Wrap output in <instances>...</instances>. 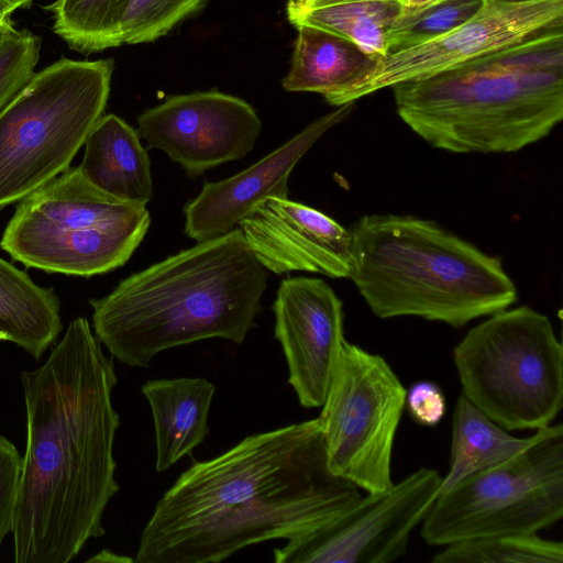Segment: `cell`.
Returning a JSON list of instances; mask_svg holds the SVG:
<instances>
[{
  "label": "cell",
  "mask_w": 563,
  "mask_h": 563,
  "mask_svg": "<svg viewBox=\"0 0 563 563\" xmlns=\"http://www.w3.org/2000/svg\"><path fill=\"white\" fill-rule=\"evenodd\" d=\"M131 0H56L53 31L70 48L90 54L123 44L122 23Z\"/></svg>",
  "instance_id": "603a6c76"
},
{
  "label": "cell",
  "mask_w": 563,
  "mask_h": 563,
  "mask_svg": "<svg viewBox=\"0 0 563 563\" xmlns=\"http://www.w3.org/2000/svg\"><path fill=\"white\" fill-rule=\"evenodd\" d=\"M41 40L29 30L0 33V112L25 88L35 74Z\"/></svg>",
  "instance_id": "4316f807"
},
{
  "label": "cell",
  "mask_w": 563,
  "mask_h": 563,
  "mask_svg": "<svg viewBox=\"0 0 563 563\" xmlns=\"http://www.w3.org/2000/svg\"><path fill=\"white\" fill-rule=\"evenodd\" d=\"M80 170L100 190L146 206L153 194L151 162L139 132L115 114L102 115L85 144Z\"/></svg>",
  "instance_id": "d6986e66"
},
{
  "label": "cell",
  "mask_w": 563,
  "mask_h": 563,
  "mask_svg": "<svg viewBox=\"0 0 563 563\" xmlns=\"http://www.w3.org/2000/svg\"><path fill=\"white\" fill-rule=\"evenodd\" d=\"M88 320L75 318L46 361L21 374L26 444L12 536L15 563H68L102 537L120 489L112 404L118 382Z\"/></svg>",
  "instance_id": "6da1fadb"
},
{
  "label": "cell",
  "mask_w": 563,
  "mask_h": 563,
  "mask_svg": "<svg viewBox=\"0 0 563 563\" xmlns=\"http://www.w3.org/2000/svg\"><path fill=\"white\" fill-rule=\"evenodd\" d=\"M442 475L420 467L367 493L329 523L275 548L276 563H390L407 554L412 530L439 495Z\"/></svg>",
  "instance_id": "8fae6325"
},
{
  "label": "cell",
  "mask_w": 563,
  "mask_h": 563,
  "mask_svg": "<svg viewBox=\"0 0 563 563\" xmlns=\"http://www.w3.org/2000/svg\"><path fill=\"white\" fill-rule=\"evenodd\" d=\"M406 388L387 361L345 340L319 416L330 471L367 493L393 484Z\"/></svg>",
  "instance_id": "30bf717a"
},
{
  "label": "cell",
  "mask_w": 563,
  "mask_h": 563,
  "mask_svg": "<svg viewBox=\"0 0 563 563\" xmlns=\"http://www.w3.org/2000/svg\"><path fill=\"white\" fill-rule=\"evenodd\" d=\"M150 223L145 206L100 190L79 166L69 167L19 201L0 246L26 267L91 277L124 265Z\"/></svg>",
  "instance_id": "8992f818"
},
{
  "label": "cell",
  "mask_w": 563,
  "mask_h": 563,
  "mask_svg": "<svg viewBox=\"0 0 563 563\" xmlns=\"http://www.w3.org/2000/svg\"><path fill=\"white\" fill-rule=\"evenodd\" d=\"M462 391L508 431L538 430L563 407V349L550 319L527 306L473 327L453 350Z\"/></svg>",
  "instance_id": "ba28073f"
},
{
  "label": "cell",
  "mask_w": 563,
  "mask_h": 563,
  "mask_svg": "<svg viewBox=\"0 0 563 563\" xmlns=\"http://www.w3.org/2000/svg\"><path fill=\"white\" fill-rule=\"evenodd\" d=\"M349 231V278L380 319L413 316L461 328L516 301L498 257L433 221L371 214Z\"/></svg>",
  "instance_id": "5b68a950"
},
{
  "label": "cell",
  "mask_w": 563,
  "mask_h": 563,
  "mask_svg": "<svg viewBox=\"0 0 563 563\" xmlns=\"http://www.w3.org/2000/svg\"><path fill=\"white\" fill-rule=\"evenodd\" d=\"M563 543L531 534H500L450 543L433 563H562Z\"/></svg>",
  "instance_id": "cb8c5ba5"
},
{
  "label": "cell",
  "mask_w": 563,
  "mask_h": 563,
  "mask_svg": "<svg viewBox=\"0 0 563 563\" xmlns=\"http://www.w3.org/2000/svg\"><path fill=\"white\" fill-rule=\"evenodd\" d=\"M390 89L400 119L432 147L518 152L563 119V26Z\"/></svg>",
  "instance_id": "277c9868"
},
{
  "label": "cell",
  "mask_w": 563,
  "mask_h": 563,
  "mask_svg": "<svg viewBox=\"0 0 563 563\" xmlns=\"http://www.w3.org/2000/svg\"><path fill=\"white\" fill-rule=\"evenodd\" d=\"M406 407L416 422L434 427L446 412V400L439 385L430 380H420L407 390Z\"/></svg>",
  "instance_id": "f1b7e54d"
},
{
  "label": "cell",
  "mask_w": 563,
  "mask_h": 563,
  "mask_svg": "<svg viewBox=\"0 0 563 563\" xmlns=\"http://www.w3.org/2000/svg\"><path fill=\"white\" fill-rule=\"evenodd\" d=\"M360 497L330 471L319 418L255 433L180 474L145 525L135 561L220 563L311 532Z\"/></svg>",
  "instance_id": "7a4b0ae2"
},
{
  "label": "cell",
  "mask_w": 563,
  "mask_h": 563,
  "mask_svg": "<svg viewBox=\"0 0 563 563\" xmlns=\"http://www.w3.org/2000/svg\"><path fill=\"white\" fill-rule=\"evenodd\" d=\"M560 26H563V0H486L476 14L452 31L386 54L369 77L352 91L349 101L439 73Z\"/></svg>",
  "instance_id": "7c38bea8"
},
{
  "label": "cell",
  "mask_w": 563,
  "mask_h": 563,
  "mask_svg": "<svg viewBox=\"0 0 563 563\" xmlns=\"http://www.w3.org/2000/svg\"><path fill=\"white\" fill-rule=\"evenodd\" d=\"M273 311L288 382L302 407L319 408L345 342L342 301L324 280L294 277L279 284Z\"/></svg>",
  "instance_id": "5bb4252c"
},
{
  "label": "cell",
  "mask_w": 563,
  "mask_h": 563,
  "mask_svg": "<svg viewBox=\"0 0 563 563\" xmlns=\"http://www.w3.org/2000/svg\"><path fill=\"white\" fill-rule=\"evenodd\" d=\"M533 439L534 433L514 437L461 395L453 411L450 468L439 494L474 473L517 456Z\"/></svg>",
  "instance_id": "7402d4cb"
},
{
  "label": "cell",
  "mask_w": 563,
  "mask_h": 563,
  "mask_svg": "<svg viewBox=\"0 0 563 563\" xmlns=\"http://www.w3.org/2000/svg\"><path fill=\"white\" fill-rule=\"evenodd\" d=\"M112 59L60 58L0 112V209L70 167L103 115Z\"/></svg>",
  "instance_id": "52a82bcc"
},
{
  "label": "cell",
  "mask_w": 563,
  "mask_h": 563,
  "mask_svg": "<svg viewBox=\"0 0 563 563\" xmlns=\"http://www.w3.org/2000/svg\"><path fill=\"white\" fill-rule=\"evenodd\" d=\"M499 1H507V2H523V1H531V0H499Z\"/></svg>",
  "instance_id": "836d02e7"
},
{
  "label": "cell",
  "mask_w": 563,
  "mask_h": 563,
  "mask_svg": "<svg viewBox=\"0 0 563 563\" xmlns=\"http://www.w3.org/2000/svg\"><path fill=\"white\" fill-rule=\"evenodd\" d=\"M14 10L13 7L0 0V33L13 27L10 16Z\"/></svg>",
  "instance_id": "4dcf8cb0"
},
{
  "label": "cell",
  "mask_w": 563,
  "mask_h": 563,
  "mask_svg": "<svg viewBox=\"0 0 563 563\" xmlns=\"http://www.w3.org/2000/svg\"><path fill=\"white\" fill-rule=\"evenodd\" d=\"M267 271L240 228L198 242L90 299L93 333L121 364L219 338L241 344L255 324Z\"/></svg>",
  "instance_id": "3957f363"
},
{
  "label": "cell",
  "mask_w": 563,
  "mask_h": 563,
  "mask_svg": "<svg viewBox=\"0 0 563 563\" xmlns=\"http://www.w3.org/2000/svg\"><path fill=\"white\" fill-rule=\"evenodd\" d=\"M354 102L338 107L320 117L298 134L239 174L210 183L189 200L185 214V233L201 242L233 230L236 224L267 198H287L288 178L309 148L331 128L345 120Z\"/></svg>",
  "instance_id": "2e32d148"
},
{
  "label": "cell",
  "mask_w": 563,
  "mask_h": 563,
  "mask_svg": "<svg viewBox=\"0 0 563 563\" xmlns=\"http://www.w3.org/2000/svg\"><path fill=\"white\" fill-rule=\"evenodd\" d=\"M262 122L246 101L218 90L168 97L137 117V132L189 178L245 156Z\"/></svg>",
  "instance_id": "4fadbf2b"
},
{
  "label": "cell",
  "mask_w": 563,
  "mask_h": 563,
  "mask_svg": "<svg viewBox=\"0 0 563 563\" xmlns=\"http://www.w3.org/2000/svg\"><path fill=\"white\" fill-rule=\"evenodd\" d=\"M290 69L283 79L286 91L317 92L332 106L350 103V95L375 70L379 58L331 32L301 25Z\"/></svg>",
  "instance_id": "e0dca14e"
},
{
  "label": "cell",
  "mask_w": 563,
  "mask_h": 563,
  "mask_svg": "<svg viewBox=\"0 0 563 563\" xmlns=\"http://www.w3.org/2000/svg\"><path fill=\"white\" fill-rule=\"evenodd\" d=\"M1 1L10 4L11 7H13L16 10L18 8L29 4L32 0H1Z\"/></svg>",
  "instance_id": "d6a6232c"
},
{
  "label": "cell",
  "mask_w": 563,
  "mask_h": 563,
  "mask_svg": "<svg viewBox=\"0 0 563 563\" xmlns=\"http://www.w3.org/2000/svg\"><path fill=\"white\" fill-rule=\"evenodd\" d=\"M563 516V427L549 424L517 456L440 493L420 534L432 545L500 534H531Z\"/></svg>",
  "instance_id": "9c48e42d"
},
{
  "label": "cell",
  "mask_w": 563,
  "mask_h": 563,
  "mask_svg": "<svg viewBox=\"0 0 563 563\" xmlns=\"http://www.w3.org/2000/svg\"><path fill=\"white\" fill-rule=\"evenodd\" d=\"M63 330L60 300L54 288L0 256V341L38 360Z\"/></svg>",
  "instance_id": "ffe728a7"
},
{
  "label": "cell",
  "mask_w": 563,
  "mask_h": 563,
  "mask_svg": "<svg viewBox=\"0 0 563 563\" xmlns=\"http://www.w3.org/2000/svg\"><path fill=\"white\" fill-rule=\"evenodd\" d=\"M151 407L157 472L188 455L209 432L208 416L214 385L201 377L159 378L141 388Z\"/></svg>",
  "instance_id": "ac0fdd59"
},
{
  "label": "cell",
  "mask_w": 563,
  "mask_h": 563,
  "mask_svg": "<svg viewBox=\"0 0 563 563\" xmlns=\"http://www.w3.org/2000/svg\"><path fill=\"white\" fill-rule=\"evenodd\" d=\"M287 18L295 26L318 27L344 37L371 55H386V37L399 16L396 0H288Z\"/></svg>",
  "instance_id": "44dd1931"
},
{
  "label": "cell",
  "mask_w": 563,
  "mask_h": 563,
  "mask_svg": "<svg viewBox=\"0 0 563 563\" xmlns=\"http://www.w3.org/2000/svg\"><path fill=\"white\" fill-rule=\"evenodd\" d=\"M486 0H440L427 8L400 12L386 37V54L413 47L466 22Z\"/></svg>",
  "instance_id": "d4e9b609"
},
{
  "label": "cell",
  "mask_w": 563,
  "mask_h": 563,
  "mask_svg": "<svg viewBox=\"0 0 563 563\" xmlns=\"http://www.w3.org/2000/svg\"><path fill=\"white\" fill-rule=\"evenodd\" d=\"M133 561L135 560H133L130 556L115 554L108 549H103L102 551L98 552L97 554L87 560V562L91 563H125Z\"/></svg>",
  "instance_id": "f546056e"
},
{
  "label": "cell",
  "mask_w": 563,
  "mask_h": 563,
  "mask_svg": "<svg viewBox=\"0 0 563 563\" xmlns=\"http://www.w3.org/2000/svg\"><path fill=\"white\" fill-rule=\"evenodd\" d=\"M23 457L15 445L0 435V547L12 532Z\"/></svg>",
  "instance_id": "83f0119b"
},
{
  "label": "cell",
  "mask_w": 563,
  "mask_h": 563,
  "mask_svg": "<svg viewBox=\"0 0 563 563\" xmlns=\"http://www.w3.org/2000/svg\"><path fill=\"white\" fill-rule=\"evenodd\" d=\"M401 8V12L415 11L427 8L440 0H396Z\"/></svg>",
  "instance_id": "1f68e13d"
},
{
  "label": "cell",
  "mask_w": 563,
  "mask_h": 563,
  "mask_svg": "<svg viewBox=\"0 0 563 563\" xmlns=\"http://www.w3.org/2000/svg\"><path fill=\"white\" fill-rule=\"evenodd\" d=\"M239 228L266 271L350 276V231L312 207L288 198H267L253 207Z\"/></svg>",
  "instance_id": "9a60e30c"
},
{
  "label": "cell",
  "mask_w": 563,
  "mask_h": 563,
  "mask_svg": "<svg viewBox=\"0 0 563 563\" xmlns=\"http://www.w3.org/2000/svg\"><path fill=\"white\" fill-rule=\"evenodd\" d=\"M206 0H131L122 23L123 44L150 43L166 35Z\"/></svg>",
  "instance_id": "484cf974"
}]
</instances>
